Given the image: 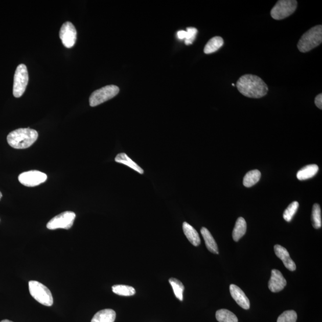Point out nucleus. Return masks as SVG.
I'll return each instance as SVG.
<instances>
[{"instance_id":"23","label":"nucleus","mask_w":322,"mask_h":322,"mask_svg":"<svg viewBox=\"0 0 322 322\" xmlns=\"http://www.w3.org/2000/svg\"><path fill=\"white\" fill-rule=\"evenodd\" d=\"M169 282L173 289L175 296L182 302L183 300V292L185 291V286L182 283L175 278H171L169 279Z\"/></svg>"},{"instance_id":"13","label":"nucleus","mask_w":322,"mask_h":322,"mask_svg":"<svg viewBox=\"0 0 322 322\" xmlns=\"http://www.w3.org/2000/svg\"><path fill=\"white\" fill-rule=\"evenodd\" d=\"M274 249L275 255L283 261L286 268L292 271L296 270V264L294 261L291 259L288 250L284 247L275 245Z\"/></svg>"},{"instance_id":"15","label":"nucleus","mask_w":322,"mask_h":322,"mask_svg":"<svg viewBox=\"0 0 322 322\" xmlns=\"http://www.w3.org/2000/svg\"><path fill=\"white\" fill-rule=\"evenodd\" d=\"M116 318V311L112 309H104L97 313L91 322H114Z\"/></svg>"},{"instance_id":"17","label":"nucleus","mask_w":322,"mask_h":322,"mask_svg":"<svg viewBox=\"0 0 322 322\" xmlns=\"http://www.w3.org/2000/svg\"><path fill=\"white\" fill-rule=\"evenodd\" d=\"M114 160H116V162L118 163L125 165V166L132 168V170L138 172L140 174H142L144 173V171H143L142 168L141 167H139L137 164L134 162L133 160L131 159L127 154L124 153L118 154V155H117L116 157Z\"/></svg>"},{"instance_id":"18","label":"nucleus","mask_w":322,"mask_h":322,"mask_svg":"<svg viewBox=\"0 0 322 322\" xmlns=\"http://www.w3.org/2000/svg\"><path fill=\"white\" fill-rule=\"evenodd\" d=\"M204 240H205V245L208 249L211 252L218 254V246L216 241L212 235L205 227H202L200 230Z\"/></svg>"},{"instance_id":"12","label":"nucleus","mask_w":322,"mask_h":322,"mask_svg":"<svg viewBox=\"0 0 322 322\" xmlns=\"http://www.w3.org/2000/svg\"><path fill=\"white\" fill-rule=\"evenodd\" d=\"M230 292L232 298L235 300L240 307L245 310L249 309V300L241 288L238 286L232 284L230 286Z\"/></svg>"},{"instance_id":"19","label":"nucleus","mask_w":322,"mask_h":322,"mask_svg":"<svg viewBox=\"0 0 322 322\" xmlns=\"http://www.w3.org/2000/svg\"><path fill=\"white\" fill-rule=\"evenodd\" d=\"M246 232V223L244 218L239 217L236 222L234 231H233V239L236 242L239 241Z\"/></svg>"},{"instance_id":"9","label":"nucleus","mask_w":322,"mask_h":322,"mask_svg":"<svg viewBox=\"0 0 322 322\" xmlns=\"http://www.w3.org/2000/svg\"><path fill=\"white\" fill-rule=\"evenodd\" d=\"M48 176L41 171L32 170L20 174L19 175V181L21 185L27 187H35L43 183L47 180Z\"/></svg>"},{"instance_id":"2","label":"nucleus","mask_w":322,"mask_h":322,"mask_svg":"<svg viewBox=\"0 0 322 322\" xmlns=\"http://www.w3.org/2000/svg\"><path fill=\"white\" fill-rule=\"evenodd\" d=\"M38 132L31 128H19L10 132L7 140L12 148L24 149L30 148L37 141Z\"/></svg>"},{"instance_id":"14","label":"nucleus","mask_w":322,"mask_h":322,"mask_svg":"<svg viewBox=\"0 0 322 322\" xmlns=\"http://www.w3.org/2000/svg\"><path fill=\"white\" fill-rule=\"evenodd\" d=\"M182 230H183L184 234L187 237L189 241L193 245L198 246L200 244V239L198 233L191 225L186 223V222H184L183 224H182Z\"/></svg>"},{"instance_id":"4","label":"nucleus","mask_w":322,"mask_h":322,"mask_svg":"<svg viewBox=\"0 0 322 322\" xmlns=\"http://www.w3.org/2000/svg\"><path fill=\"white\" fill-rule=\"evenodd\" d=\"M30 294L37 302L45 306H52L53 298L49 289L41 283L35 281L29 282Z\"/></svg>"},{"instance_id":"5","label":"nucleus","mask_w":322,"mask_h":322,"mask_svg":"<svg viewBox=\"0 0 322 322\" xmlns=\"http://www.w3.org/2000/svg\"><path fill=\"white\" fill-rule=\"evenodd\" d=\"M120 91L119 87L116 85L105 86L93 92L89 97V105L91 107L98 106L116 97Z\"/></svg>"},{"instance_id":"11","label":"nucleus","mask_w":322,"mask_h":322,"mask_svg":"<svg viewBox=\"0 0 322 322\" xmlns=\"http://www.w3.org/2000/svg\"><path fill=\"white\" fill-rule=\"evenodd\" d=\"M286 284H287V282L283 277L280 271L277 269L271 270V275L268 286L272 292L281 291L285 287Z\"/></svg>"},{"instance_id":"7","label":"nucleus","mask_w":322,"mask_h":322,"mask_svg":"<svg viewBox=\"0 0 322 322\" xmlns=\"http://www.w3.org/2000/svg\"><path fill=\"white\" fill-rule=\"evenodd\" d=\"M297 7L295 0H280L271 10V16L275 20H282L291 16Z\"/></svg>"},{"instance_id":"25","label":"nucleus","mask_w":322,"mask_h":322,"mask_svg":"<svg viewBox=\"0 0 322 322\" xmlns=\"http://www.w3.org/2000/svg\"><path fill=\"white\" fill-rule=\"evenodd\" d=\"M311 220L314 228H320L321 227V214L320 206L318 204L315 203L313 206Z\"/></svg>"},{"instance_id":"26","label":"nucleus","mask_w":322,"mask_h":322,"mask_svg":"<svg viewBox=\"0 0 322 322\" xmlns=\"http://www.w3.org/2000/svg\"><path fill=\"white\" fill-rule=\"evenodd\" d=\"M298 207L299 203L298 202L294 201L290 204L287 209L284 211V215H283L284 220L287 222L291 221L297 210H298Z\"/></svg>"},{"instance_id":"16","label":"nucleus","mask_w":322,"mask_h":322,"mask_svg":"<svg viewBox=\"0 0 322 322\" xmlns=\"http://www.w3.org/2000/svg\"><path fill=\"white\" fill-rule=\"evenodd\" d=\"M318 171V167L316 164L308 165L297 173L296 177L299 180H306L315 176Z\"/></svg>"},{"instance_id":"10","label":"nucleus","mask_w":322,"mask_h":322,"mask_svg":"<svg viewBox=\"0 0 322 322\" xmlns=\"http://www.w3.org/2000/svg\"><path fill=\"white\" fill-rule=\"evenodd\" d=\"M59 37L65 48H73L76 42L77 37V30L74 25L70 21L63 24L60 28Z\"/></svg>"},{"instance_id":"27","label":"nucleus","mask_w":322,"mask_h":322,"mask_svg":"<svg viewBox=\"0 0 322 322\" xmlns=\"http://www.w3.org/2000/svg\"><path fill=\"white\" fill-rule=\"evenodd\" d=\"M297 314L295 311L288 310L284 311L278 318L277 322H296Z\"/></svg>"},{"instance_id":"20","label":"nucleus","mask_w":322,"mask_h":322,"mask_svg":"<svg viewBox=\"0 0 322 322\" xmlns=\"http://www.w3.org/2000/svg\"><path fill=\"white\" fill-rule=\"evenodd\" d=\"M224 44L223 39L220 37H215L211 39L207 42L205 48H204L203 52L207 55L209 54L213 53L217 51L218 49H220L222 46Z\"/></svg>"},{"instance_id":"24","label":"nucleus","mask_w":322,"mask_h":322,"mask_svg":"<svg viewBox=\"0 0 322 322\" xmlns=\"http://www.w3.org/2000/svg\"><path fill=\"white\" fill-rule=\"evenodd\" d=\"M112 291L117 295L121 296H132L135 293V290L132 286L117 285L112 286Z\"/></svg>"},{"instance_id":"28","label":"nucleus","mask_w":322,"mask_h":322,"mask_svg":"<svg viewBox=\"0 0 322 322\" xmlns=\"http://www.w3.org/2000/svg\"><path fill=\"white\" fill-rule=\"evenodd\" d=\"M197 33H198V30L196 28H188L187 31H186L185 44L187 45L192 44L193 42L195 41Z\"/></svg>"},{"instance_id":"32","label":"nucleus","mask_w":322,"mask_h":322,"mask_svg":"<svg viewBox=\"0 0 322 322\" xmlns=\"http://www.w3.org/2000/svg\"><path fill=\"white\" fill-rule=\"evenodd\" d=\"M3 195L1 192H0V200H1L2 198Z\"/></svg>"},{"instance_id":"31","label":"nucleus","mask_w":322,"mask_h":322,"mask_svg":"<svg viewBox=\"0 0 322 322\" xmlns=\"http://www.w3.org/2000/svg\"><path fill=\"white\" fill-rule=\"evenodd\" d=\"M1 322H13V321L6 319V320H2Z\"/></svg>"},{"instance_id":"6","label":"nucleus","mask_w":322,"mask_h":322,"mask_svg":"<svg viewBox=\"0 0 322 322\" xmlns=\"http://www.w3.org/2000/svg\"><path fill=\"white\" fill-rule=\"evenodd\" d=\"M29 76L28 70L24 64H20L14 73L13 93L16 98H19L24 95L28 83Z\"/></svg>"},{"instance_id":"21","label":"nucleus","mask_w":322,"mask_h":322,"mask_svg":"<svg viewBox=\"0 0 322 322\" xmlns=\"http://www.w3.org/2000/svg\"><path fill=\"white\" fill-rule=\"evenodd\" d=\"M261 175L260 171L259 170H254L249 171L243 178V185L246 188L252 187L259 181Z\"/></svg>"},{"instance_id":"30","label":"nucleus","mask_w":322,"mask_h":322,"mask_svg":"<svg viewBox=\"0 0 322 322\" xmlns=\"http://www.w3.org/2000/svg\"><path fill=\"white\" fill-rule=\"evenodd\" d=\"M177 37L180 39H185L186 37V31L181 30L177 32Z\"/></svg>"},{"instance_id":"1","label":"nucleus","mask_w":322,"mask_h":322,"mask_svg":"<svg viewBox=\"0 0 322 322\" xmlns=\"http://www.w3.org/2000/svg\"><path fill=\"white\" fill-rule=\"evenodd\" d=\"M238 91L249 98L260 99L267 94L268 88L265 82L257 75L246 74L236 83Z\"/></svg>"},{"instance_id":"29","label":"nucleus","mask_w":322,"mask_h":322,"mask_svg":"<svg viewBox=\"0 0 322 322\" xmlns=\"http://www.w3.org/2000/svg\"><path fill=\"white\" fill-rule=\"evenodd\" d=\"M315 105L318 109H322V95H318L314 100Z\"/></svg>"},{"instance_id":"8","label":"nucleus","mask_w":322,"mask_h":322,"mask_svg":"<svg viewBox=\"0 0 322 322\" xmlns=\"http://www.w3.org/2000/svg\"><path fill=\"white\" fill-rule=\"evenodd\" d=\"M76 215L72 211H65L50 220L47 228L50 230H56L57 228L70 229L73 226Z\"/></svg>"},{"instance_id":"22","label":"nucleus","mask_w":322,"mask_h":322,"mask_svg":"<svg viewBox=\"0 0 322 322\" xmlns=\"http://www.w3.org/2000/svg\"><path fill=\"white\" fill-rule=\"evenodd\" d=\"M216 318L219 322H238V317L234 313L226 309H221L216 312Z\"/></svg>"},{"instance_id":"3","label":"nucleus","mask_w":322,"mask_h":322,"mask_svg":"<svg viewBox=\"0 0 322 322\" xmlns=\"http://www.w3.org/2000/svg\"><path fill=\"white\" fill-rule=\"evenodd\" d=\"M321 42L322 26L317 25L303 34L297 47L300 52L307 53L319 45Z\"/></svg>"}]
</instances>
